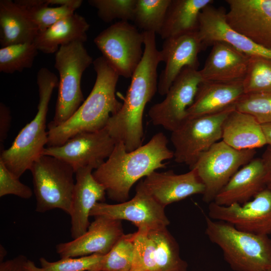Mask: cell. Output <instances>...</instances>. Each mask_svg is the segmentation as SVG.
<instances>
[{
    "instance_id": "6da1fadb",
    "label": "cell",
    "mask_w": 271,
    "mask_h": 271,
    "mask_svg": "<svg viewBox=\"0 0 271 271\" xmlns=\"http://www.w3.org/2000/svg\"><path fill=\"white\" fill-rule=\"evenodd\" d=\"M144 53L134 72L119 110L110 118L106 126L110 136L121 142L128 151L143 145V115L147 104L158 91L157 68L162 62L157 48L156 33L143 32Z\"/></svg>"
},
{
    "instance_id": "7a4b0ae2",
    "label": "cell",
    "mask_w": 271,
    "mask_h": 271,
    "mask_svg": "<svg viewBox=\"0 0 271 271\" xmlns=\"http://www.w3.org/2000/svg\"><path fill=\"white\" fill-rule=\"evenodd\" d=\"M168 144L163 132L156 133L148 143L131 151H127L122 142H117L110 156L93 175L104 187L109 199L124 202L137 181L165 168V161L174 158V152Z\"/></svg>"
},
{
    "instance_id": "3957f363",
    "label": "cell",
    "mask_w": 271,
    "mask_h": 271,
    "mask_svg": "<svg viewBox=\"0 0 271 271\" xmlns=\"http://www.w3.org/2000/svg\"><path fill=\"white\" fill-rule=\"evenodd\" d=\"M92 64L96 78L90 93L66 121L48 128L46 147L59 146L78 133L105 128L111 116L121 108L122 103L115 94L119 76L102 56Z\"/></svg>"
},
{
    "instance_id": "277c9868",
    "label": "cell",
    "mask_w": 271,
    "mask_h": 271,
    "mask_svg": "<svg viewBox=\"0 0 271 271\" xmlns=\"http://www.w3.org/2000/svg\"><path fill=\"white\" fill-rule=\"evenodd\" d=\"M59 79L46 67L37 74L39 101L35 116L19 132L11 146L3 149L0 155L6 167L17 178L30 170L33 163L43 155L48 143L46 120L48 106Z\"/></svg>"
},
{
    "instance_id": "5b68a950",
    "label": "cell",
    "mask_w": 271,
    "mask_h": 271,
    "mask_svg": "<svg viewBox=\"0 0 271 271\" xmlns=\"http://www.w3.org/2000/svg\"><path fill=\"white\" fill-rule=\"evenodd\" d=\"M205 234L222 250L234 271H267L271 269V239L237 229L232 224L205 217Z\"/></svg>"
},
{
    "instance_id": "8992f818",
    "label": "cell",
    "mask_w": 271,
    "mask_h": 271,
    "mask_svg": "<svg viewBox=\"0 0 271 271\" xmlns=\"http://www.w3.org/2000/svg\"><path fill=\"white\" fill-rule=\"evenodd\" d=\"M93 62L84 43L80 42L61 46L55 53L54 67L59 75L58 96L53 119L48 128L66 121L84 101L81 78Z\"/></svg>"
},
{
    "instance_id": "52a82bcc",
    "label": "cell",
    "mask_w": 271,
    "mask_h": 271,
    "mask_svg": "<svg viewBox=\"0 0 271 271\" xmlns=\"http://www.w3.org/2000/svg\"><path fill=\"white\" fill-rule=\"evenodd\" d=\"M33 177L36 211L60 209L69 215L75 182V171L64 161L42 155L30 169Z\"/></svg>"
},
{
    "instance_id": "ba28073f",
    "label": "cell",
    "mask_w": 271,
    "mask_h": 271,
    "mask_svg": "<svg viewBox=\"0 0 271 271\" xmlns=\"http://www.w3.org/2000/svg\"><path fill=\"white\" fill-rule=\"evenodd\" d=\"M234 109L233 106L217 113L187 119L171 133L175 161L191 169L202 154L222 139L223 122Z\"/></svg>"
},
{
    "instance_id": "9c48e42d",
    "label": "cell",
    "mask_w": 271,
    "mask_h": 271,
    "mask_svg": "<svg viewBox=\"0 0 271 271\" xmlns=\"http://www.w3.org/2000/svg\"><path fill=\"white\" fill-rule=\"evenodd\" d=\"M175 238L167 227L138 229L129 271H188Z\"/></svg>"
},
{
    "instance_id": "30bf717a",
    "label": "cell",
    "mask_w": 271,
    "mask_h": 271,
    "mask_svg": "<svg viewBox=\"0 0 271 271\" xmlns=\"http://www.w3.org/2000/svg\"><path fill=\"white\" fill-rule=\"evenodd\" d=\"M144 42L143 32L123 21L107 27L94 39L102 56L119 76L125 78L132 77L142 59Z\"/></svg>"
},
{
    "instance_id": "8fae6325",
    "label": "cell",
    "mask_w": 271,
    "mask_h": 271,
    "mask_svg": "<svg viewBox=\"0 0 271 271\" xmlns=\"http://www.w3.org/2000/svg\"><path fill=\"white\" fill-rule=\"evenodd\" d=\"M255 153L254 149H235L221 140L202 154L191 169L196 170L205 186L203 201L213 202L239 168L251 161Z\"/></svg>"
},
{
    "instance_id": "7c38bea8",
    "label": "cell",
    "mask_w": 271,
    "mask_h": 271,
    "mask_svg": "<svg viewBox=\"0 0 271 271\" xmlns=\"http://www.w3.org/2000/svg\"><path fill=\"white\" fill-rule=\"evenodd\" d=\"M203 81L198 70L185 67L174 81L161 102L153 105L149 116L153 124L173 132L187 119V110L193 103Z\"/></svg>"
},
{
    "instance_id": "4fadbf2b",
    "label": "cell",
    "mask_w": 271,
    "mask_h": 271,
    "mask_svg": "<svg viewBox=\"0 0 271 271\" xmlns=\"http://www.w3.org/2000/svg\"><path fill=\"white\" fill-rule=\"evenodd\" d=\"M115 143L105 127L78 133L59 146L46 147L43 155L64 161L72 167L75 173L88 166L95 170L110 156Z\"/></svg>"
},
{
    "instance_id": "5bb4252c",
    "label": "cell",
    "mask_w": 271,
    "mask_h": 271,
    "mask_svg": "<svg viewBox=\"0 0 271 271\" xmlns=\"http://www.w3.org/2000/svg\"><path fill=\"white\" fill-rule=\"evenodd\" d=\"M208 216L229 223L243 231L268 236L271 234V189L265 187L242 204L222 206L212 202Z\"/></svg>"
},
{
    "instance_id": "9a60e30c",
    "label": "cell",
    "mask_w": 271,
    "mask_h": 271,
    "mask_svg": "<svg viewBox=\"0 0 271 271\" xmlns=\"http://www.w3.org/2000/svg\"><path fill=\"white\" fill-rule=\"evenodd\" d=\"M97 216L127 220L138 229H155L167 227L170 224L165 207L158 203L140 182L136 187L134 196L129 200L115 204L97 203L90 216Z\"/></svg>"
},
{
    "instance_id": "2e32d148",
    "label": "cell",
    "mask_w": 271,
    "mask_h": 271,
    "mask_svg": "<svg viewBox=\"0 0 271 271\" xmlns=\"http://www.w3.org/2000/svg\"><path fill=\"white\" fill-rule=\"evenodd\" d=\"M226 14L223 8H216L211 4L202 10L197 31L204 48L215 42H222L248 56L271 59V50L234 30L228 24Z\"/></svg>"
},
{
    "instance_id": "e0dca14e",
    "label": "cell",
    "mask_w": 271,
    "mask_h": 271,
    "mask_svg": "<svg viewBox=\"0 0 271 271\" xmlns=\"http://www.w3.org/2000/svg\"><path fill=\"white\" fill-rule=\"evenodd\" d=\"M228 24L256 43L271 50V0H226Z\"/></svg>"
},
{
    "instance_id": "ac0fdd59",
    "label": "cell",
    "mask_w": 271,
    "mask_h": 271,
    "mask_svg": "<svg viewBox=\"0 0 271 271\" xmlns=\"http://www.w3.org/2000/svg\"><path fill=\"white\" fill-rule=\"evenodd\" d=\"M94 217L82 235L71 241L57 244L56 252L61 258L105 255L124 234L121 220L103 216Z\"/></svg>"
},
{
    "instance_id": "d6986e66",
    "label": "cell",
    "mask_w": 271,
    "mask_h": 271,
    "mask_svg": "<svg viewBox=\"0 0 271 271\" xmlns=\"http://www.w3.org/2000/svg\"><path fill=\"white\" fill-rule=\"evenodd\" d=\"M203 49L197 31L164 40L160 51L162 62L165 63L158 84V92L161 95H166L185 67L198 70V55Z\"/></svg>"
},
{
    "instance_id": "ffe728a7",
    "label": "cell",
    "mask_w": 271,
    "mask_h": 271,
    "mask_svg": "<svg viewBox=\"0 0 271 271\" xmlns=\"http://www.w3.org/2000/svg\"><path fill=\"white\" fill-rule=\"evenodd\" d=\"M140 183L160 205L166 206L195 194L203 195L205 186L195 169L177 174L172 170L153 172Z\"/></svg>"
},
{
    "instance_id": "44dd1931",
    "label": "cell",
    "mask_w": 271,
    "mask_h": 271,
    "mask_svg": "<svg viewBox=\"0 0 271 271\" xmlns=\"http://www.w3.org/2000/svg\"><path fill=\"white\" fill-rule=\"evenodd\" d=\"M94 168L88 166L80 168L75 173V183L71 209V235L76 238L87 230L90 223V212L98 202H104L106 191L93 175Z\"/></svg>"
},
{
    "instance_id": "7402d4cb",
    "label": "cell",
    "mask_w": 271,
    "mask_h": 271,
    "mask_svg": "<svg viewBox=\"0 0 271 271\" xmlns=\"http://www.w3.org/2000/svg\"><path fill=\"white\" fill-rule=\"evenodd\" d=\"M212 45L213 47L205 64L199 70L203 81H243L250 56L225 42H216Z\"/></svg>"
},
{
    "instance_id": "603a6c76",
    "label": "cell",
    "mask_w": 271,
    "mask_h": 271,
    "mask_svg": "<svg viewBox=\"0 0 271 271\" xmlns=\"http://www.w3.org/2000/svg\"><path fill=\"white\" fill-rule=\"evenodd\" d=\"M242 81L201 82L193 103L187 110V119L217 113L235 106L244 94Z\"/></svg>"
},
{
    "instance_id": "cb8c5ba5",
    "label": "cell",
    "mask_w": 271,
    "mask_h": 271,
    "mask_svg": "<svg viewBox=\"0 0 271 271\" xmlns=\"http://www.w3.org/2000/svg\"><path fill=\"white\" fill-rule=\"evenodd\" d=\"M266 187L261 158H253L238 170L216 196L214 202L222 206L242 204Z\"/></svg>"
},
{
    "instance_id": "d4e9b609",
    "label": "cell",
    "mask_w": 271,
    "mask_h": 271,
    "mask_svg": "<svg viewBox=\"0 0 271 271\" xmlns=\"http://www.w3.org/2000/svg\"><path fill=\"white\" fill-rule=\"evenodd\" d=\"M38 30L27 11L15 1H0L1 47L33 43Z\"/></svg>"
},
{
    "instance_id": "484cf974",
    "label": "cell",
    "mask_w": 271,
    "mask_h": 271,
    "mask_svg": "<svg viewBox=\"0 0 271 271\" xmlns=\"http://www.w3.org/2000/svg\"><path fill=\"white\" fill-rule=\"evenodd\" d=\"M89 27L84 17L75 13L39 32L33 43L39 51L47 54L55 53L61 46L86 42Z\"/></svg>"
},
{
    "instance_id": "4316f807",
    "label": "cell",
    "mask_w": 271,
    "mask_h": 271,
    "mask_svg": "<svg viewBox=\"0 0 271 271\" xmlns=\"http://www.w3.org/2000/svg\"><path fill=\"white\" fill-rule=\"evenodd\" d=\"M221 140L239 150H255L266 145L261 125L254 117L235 109L223 122Z\"/></svg>"
},
{
    "instance_id": "83f0119b",
    "label": "cell",
    "mask_w": 271,
    "mask_h": 271,
    "mask_svg": "<svg viewBox=\"0 0 271 271\" xmlns=\"http://www.w3.org/2000/svg\"><path fill=\"white\" fill-rule=\"evenodd\" d=\"M213 2L212 0H171L159 35L166 40L198 31L200 12Z\"/></svg>"
},
{
    "instance_id": "f1b7e54d",
    "label": "cell",
    "mask_w": 271,
    "mask_h": 271,
    "mask_svg": "<svg viewBox=\"0 0 271 271\" xmlns=\"http://www.w3.org/2000/svg\"><path fill=\"white\" fill-rule=\"evenodd\" d=\"M15 1L27 11L39 32L46 30L58 21L73 14L77 9L69 6L50 7L47 0Z\"/></svg>"
},
{
    "instance_id": "f546056e",
    "label": "cell",
    "mask_w": 271,
    "mask_h": 271,
    "mask_svg": "<svg viewBox=\"0 0 271 271\" xmlns=\"http://www.w3.org/2000/svg\"><path fill=\"white\" fill-rule=\"evenodd\" d=\"M171 0H137L133 21L143 32L159 34Z\"/></svg>"
},
{
    "instance_id": "4dcf8cb0",
    "label": "cell",
    "mask_w": 271,
    "mask_h": 271,
    "mask_svg": "<svg viewBox=\"0 0 271 271\" xmlns=\"http://www.w3.org/2000/svg\"><path fill=\"white\" fill-rule=\"evenodd\" d=\"M38 50L33 43L12 45L0 49V72L13 74L32 67Z\"/></svg>"
},
{
    "instance_id": "1f68e13d",
    "label": "cell",
    "mask_w": 271,
    "mask_h": 271,
    "mask_svg": "<svg viewBox=\"0 0 271 271\" xmlns=\"http://www.w3.org/2000/svg\"><path fill=\"white\" fill-rule=\"evenodd\" d=\"M135 232L124 234L103 256L97 271H129L134 253Z\"/></svg>"
},
{
    "instance_id": "d6a6232c",
    "label": "cell",
    "mask_w": 271,
    "mask_h": 271,
    "mask_svg": "<svg viewBox=\"0 0 271 271\" xmlns=\"http://www.w3.org/2000/svg\"><path fill=\"white\" fill-rule=\"evenodd\" d=\"M242 83L244 94L271 91V59L250 56Z\"/></svg>"
},
{
    "instance_id": "836d02e7",
    "label": "cell",
    "mask_w": 271,
    "mask_h": 271,
    "mask_svg": "<svg viewBox=\"0 0 271 271\" xmlns=\"http://www.w3.org/2000/svg\"><path fill=\"white\" fill-rule=\"evenodd\" d=\"M88 2L97 10L98 17L105 23H108L116 19L133 21L137 0H89Z\"/></svg>"
},
{
    "instance_id": "e575fe53",
    "label": "cell",
    "mask_w": 271,
    "mask_h": 271,
    "mask_svg": "<svg viewBox=\"0 0 271 271\" xmlns=\"http://www.w3.org/2000/svg\"><path fill=\"white\" fill-rule=\"evenodd\" d=\"M235 110L252 115L260 124L271 122V91L243 94Z\"/></svg>"
},
{
    "instance_id": "d590c367",
    "label": "cell",
    "mask_w": 271,
    "mask_h": 271,
    "mask_svg": "<svg viewBox=\"0 0 271 271\" xmlns=\"http://www.w3.org/2000/svg\"><path fill=\"white\" fill-rule=\"evenodd\" d=\"M104 255L94 254L89 255L61 258L50 261L44 257L39 259L41 267L44 271H97Z\"/></svg>"
},
{
    "instance_id": "8d00e7d4",
    "label": "cell",
    "mask_w": 271,
    "mask_h": 271,
    "mask_svg": "<svg viewBox=\"0 0 271 271\" xmlns=\"http://www.w3.org/2000/svg\"><path fill=\"white\" fill-rule=\"evenodd\" d=\"M33 193L32 189L20 182L0 159V197L13 195L27 199L32 196Z\"/></svg>"
},
{
    "instance_id": "74e56055",
    "label": "cell",
    "mask_w": 271,
    "mask_h": 271,
    "mask_svg": "<svg viewBox=\"0 0 271 271\" xmlns=\"http://www.w3.org/2000/svg\"><path fill=\"white\" fill-rule=\"evenodd\" d=\"M11 114L9 108L3 103H0V142L1 145L6 139L9 130Z\"/></svg>"
},
{
    "instance_id": "f35d334b",
    "label": "cell",
    "mask_w": 271,
    "mask_h": 271,
    "mask_svg": "<svg viewBox=\"0 0 271 271\" xmlns=\"http://www.w3.org/2000/svg\"><path fill=\"white\" fill-rule=\"evenodd\" d=\"M26 256L19 255L0 263V271H26Z\"/></svg>"
},
{
    "instance_id": "ab89813d",
    "label": "cell",
    "mask_w": 271,
    "mask_h": 271,
    "mask_svg": "<svg viewBox=\"0 0 271 271\" xmlns=\"http://www.w3.org/2000/svg\"><path fill=\"white\" fill-rule=\"evenodd\" d=\"M265 169L266 187L271 189V147L268 146L261 157Z\"/></svg>"
},
{
    "instance_id": "60d3db41",
    "label": "cell",
    "mask_w": 271,
    "mask_h": 271,
    "mask_svg": "<svg viewBox=\"0 0 271 271\" xmlns=\"http://www.w3.org/2000/svg\"><path fill=\"white\" fill-rule=\"evenodd\" d=\"M48 4L50 5L69 6L76 9L79 8L83 3L82 0H47Z\"/></svg>"
},
{
    "instance_id": "b9f144b4",
    "label": "cell",
    "mask_w": 271,
    "mask_h": 271,
    "mask_svg": "<svg viewBox=\"0 0 271 271\" xmlns=\"http://www.w3.org/2000/svg\"><path fill=\"white\" fill-rule=\"evenodd\" d=\"M266 144L271 147V122L261 124Z\"/></svg>"
},
{
    "instance_id": "7bdbcfd3",
    "label": "cell",
    "mask_w": 271,
    "mask_h": 271,
    "mask_svg": "<svg viewBox=\"0 0 271 271\" xmlns=\"http://www.w3.org/2000/svg\"><path fill=\"white\" fill-rule=\"evenodd\" d=\"M26 271H44L41 267H38L32 260L28 259L26 263Z\"/></svg>"
},
{
    "instance_id": "ee69618b",
    "label": "cell",
    "mask_w": 271,
    "mask_h": 271,
    "mask_svg": "<svg viewBox=\"0 0 271 271\" xmlns=\"http://www.w3.org/2000/svg\"><path fill=\"white\" fill-rule=\"evenodd\" d=\"M7 252L5 248L1 245V254H0V260L1 262L4 261V258L5 257V256L6 255Z\"/></svg>"
},
{
    "instance_id": "f6af8a7d",
    "label": "cell",
    "mask_w": 271,
    "mask_h": 271,
    "mask_svg": "<svg viewBox=\"0 0 271 271\" xmlns=\"http://www.w3.org/2000/svg\"><path fill=\"white\" fill-rule=\"evenodd\" d=\"M267 271H271V269H269V270H267Z\"/></svg>"
}]
</instances>
